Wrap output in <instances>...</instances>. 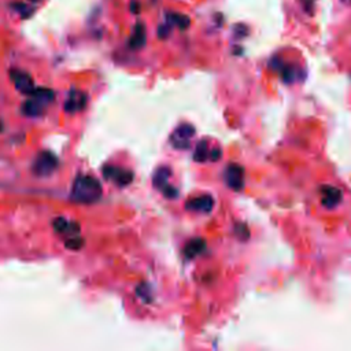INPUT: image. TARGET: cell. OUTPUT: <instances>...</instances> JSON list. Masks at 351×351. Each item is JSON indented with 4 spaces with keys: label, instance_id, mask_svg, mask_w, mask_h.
<instances>
[{
    "label": "cell",
    "instance_id": "3",
    "mask_svg": "<svg viewBox=\"0 0 351 351\" xmlns=\"http://www.w3.org/2000/svg\"><path fill=\"white\" fill-rule=\"evenodd\" d=\"M195 135V128L190 124H181L177 126L170 136V143L173 147L179 150H185L190 147L191 140Z\"/></svg>",
    "mask_w": 351,
    "mask_h": 351
},
{
    "label": "cell",
    "instance_id": "23",
    "mask_svg": "<svg viewBox=\"0 0 351 351\" xmlns=\"http://www.w3.org/2000/svg\"><path fill=\"white\" fill-rule=\"evenodd\" d=\"M167 35H169V28L167 26H161L158 29V36L161 37V39H166Z\"/></svg>",
    "mask_w": 351,
    "mask_h": 351
},
{
    "label": "cell",
    "instance_id": "4",
    "mask_svg": "<svg viewBox=\"0 0 351 351\" xmlns=\"http://www.w3.org/2000/svg\"><path fill=\"white\" fill-rule=\"evenodd\" d=\"M10 78L14 83V87L17 88L18 92L24 94V95L29 96L33 91H35V81L30 76L29 73L24 72V70H18V69H11L10 70Z\"/></svg>",
    "mask_w": 351,
    "mask_h": 351
},
{
    "label": "cell",
    "instance_id": "2",
    "mask_svg": "<svg viewBox=\"0 0 351 351\" xmlns=\"http://www.w3.org/2000/svg\"><path fill=\"white\" fill-rule=\"evenodd\" d=\"M58 158L50 151H43L37 155L36 159L33 162L32 170L37 177H48L56 170L58 167Z\"/></svg>",
    "mask_w": 351,
    "mask_h": 351
},
{
    "label": "cell",
    "instance_id": "22",
    "mask_svg": "<svg viewBox=\"0 0 351 351\" xmlns=\"http://www.w3.org/2000/svg\"><path fill=\"white\" fill-rule=\"evenodd\" d=\"M220 158H221V150L218 149V147H217L215 150H213V151H210V154H208V161L217 162Z\"/></svg>",
    "mask_w": 351,
    "mask_h": 351
},
{
    "label": "cell",
    "instance_id": "7",
    "mask_svg": "<svg viewBox=\"0 0 351 351\" xmlns=\"http://www.w3.org/2000/svg\"><path fill=\"white\" fill-rule=\"evenodd\" d=\"M87 101H88L87 94H84L83 91L72 90L65 101V111L70 114L78 113V111H81V110L85 108Z\"/></svg>",
    "mask_w": 351,
    "mask_h": 351
},
{
    "label": "cell",
    "instance_id": "6",
    "mask_svg": "<svg viewBox=\"0 0 351 351\" xmlns=\"http://www.w3.org/2000/svg\"><path fill=\"white\" fill-rule=\"evenodd\" d=\"M103 176L107 180H113L119 187H126L133 181V173L125 169H119L115 166H106L103 169Z\"/></svg>",
    "mask_w": 351,
    "mask_h": 351
},
{
    "label": "cell",
    "instance_id": "8",
    "mask_svg": "<svg viewBox=\"0 0 351 351\" xmlns=\"http://www.w3.org/2000/svg\"><path fill=\"white\" fill-rule=\"evenodd\" d=\"M185 207L188 210H192V211H198V213H210L214 207V199L210 195L192 198L185 203Z\"/></svg>",
    "mask_w": 351,
    "mask_h": 351
},
{
    "label": "cell",
    "instance_id": "11",
    "mask_svg": "<svg viewBox=\"0 0 351 351\" xmlns=\"http://www.w3.org/2000/svg\"><path fill=\"white\" fill-rule=\"evenodd\" d=\"M46 107H47V106L42 104L40 101L35 100L33 98H29V99L22 104L21 111H22L25 115H28V117H39V115H42Z\"/></svg>",
    "mask_w": 351,
    "mask_h": 351
},
{
    "label": "cell",
    "instance_id": "17",
    "mask_svg": "<svg viewBox=\"0 0 351 351\" xmlns=\"http://www.w3.org/2000/svg\"><path fill=\"white\" fill-rule=\"evenodd\" d=\"M169 19L172 21L173 24H176L179 28H181V29H187L188 26H190L191 21L190 18L187 17V15H183V14H177V12H173V14H170V17H169Z\"/></svg>",
    "mask_w": 351,
    "mask_h": 351
},
{
    "label": "cell",
    "instance_id": "20",
    "mask_svg": "<svg viewBox=\"0 0 351 351\" xmlns=\"http://www.w3.org/2000/svg\"><path fill=\"white\" fill-rule=\"evenodd\" d=\"M162 192H163V195L167 198V199H174V198L179 197V191L176 190L174 187H172V185L167 184L163 190H162Z\"/></svg>",
    "mask_w": 351,
    "mask_h": 351
},
{
    "label": "cell",
    "instance_id": "18",
    "mask_svg": "<svg viewBox=\"0 0 351 351\" xmlns=\"http://www.w3.org/2000/svg\"><path fill=\"white\" fill-rule=\"evenodd\" d=\"M65 246L67 247V249H69V250L77 251L84 246V240L81 238H78L77 235H74L73 238L67 239V240H66Z\"/></svg>",
    "mask_w": 351,
    "mask_h": 351
},
{
    "label": "cell",
    "instance_id": "14",
    "mask_svg": "<svg viewBox=\"0 0 351 351\" xmlns=\"http://www.w3.org/2000/svg\"><path fill=\"white\" fill-rule=\"evenodd\" d=\"M29 96L33 98L35 100L40 101L44 106H47V104H50L55 99V92L52 90H50V88L40 87V88H35V91Z\"/></svg>",
    "mask_w": 351,
    "mask_h": 351
},
{
    "label": "cell",
    "instance_id": "25",
    "mask_svg": "<svg viewBox=\"0 0 351 351\" xmlns=\"http://www.w3.org/2000/svg\"><path fill=\"white\" fill-rule=\"evenodd\" d=\"M1 131H3V122L0 121V132H1Z\"/></svg>",
    "mask_w": 351,
    "mask_h": 351
},
{
    "label": "cell",
    "instance_id": "12",
    "mask_svg": "<svg viewBox=\"0 0 351 351\" xmlns=\"http://www.w3.org/2000/svg\"><path fill=\"white\" fill-rule=\"evenodd\" d=\"M204 249H206V242L203 239H194L184 247V255L187 258H195L199 254H202Z\"/></svg>",
    "mask_w": 351,
    "mask_h": 351
},
{
    "label": "cell",
    "instance_id": "13",
    "mask_svg": "<svg viewBox=\"0 0 351 351\" xmlns=\"http://www.w3.org/2000/svg\"><path fill=\"white\" fill-rule=\"evenodd\" d=\"M172 174V170L167 166L159 167L156 172L154 173V177H152V184L156 190H163L167 185L169 177Z\"/></svg>",
    "mask_w": 351,
    "mask_h": 351
},
{
    "label": "cell",
    "instance_id": "21",
    "mask_svg": "<svg viewBox=\"0 0 351 351\" xmlns=\"http://www.w3.org/2000/svg\"><path fill=\"white\" fill-rule=\"evenodd\" d=\"M137 295L143 299L144 302H150L151 301V295H150V291H149V287L147 286H140L139 288H137Z\"/></svg>",
    "mask_w": 351,
    "mask_h": 351
},
{
    "label": "cell",
    "instance_id": "19",
    "mask_svg": "<svg viewBox=\"0 0 351 351\" xmlns=\"http://www.w3.org/2000/svg\"><path fill=\"white\" fill-rule=\"evenodd\" d=\"M235 233L238 235V238L240 240H247L250 238V231H249V226L244 225V224H238L235 226Z\"/></svg>",
    "mask_w": 351,
    "mask_h": 351
},
{
    "label": "cell",
    "instance_id": "5",
    "mask_svg": "<svg viewBox=\"0 0 351 351\" xmlns=\"http://www.w3.org/2000/svg\"><path fill=\"white\" fill-rule=\"evenodd\" d=\"M225 181L228 187L231 190L240 191L243 190L244 187V169L240 165L236 163H231L229 166L226 167L225 173Z\"/></svg>",
    "mask_w": 351,
    "mask_h": 351
},
{
    "label": "cell",
    "instance_id": "15",
    "mask_svg": "<svg viewBox=\"0 0 351 351\" xmlns=\"http://www.w3.org/2000/svg\"><path fill=\"white\" fill-rule=\"evenodd\" d=\"M146 44V29H144V25L137 24L136 28H135V32L131 37V42H129V46L133 50H139L142 48Z\"/></svg>",
    "mask_w": 351,
    "mask_h": 351
},
{
    "label": "cell",
    "instance_id": "16",
    "mask_svg": "<svg viewBox=\"0 0 351 351\" xmlns=\"http://www.w3.org/2000/svg\"><path fill=\"white\" fill-rule=\"evenodd\" d=\"M208 154H210V150H208L207 140H201V142H198L197 149H195V152H194V161L195 162L208 161Z\"/></svg>",
    "mask_w": 351,
    "mask_h": 351
},
{
    "label": "cell",
    "instance_id": "1",
    "mask_svg": "<svg viewBox=\"0 0 351 351\" xmlns=\"http://www.w3.org/2000/svg\"><path fill=\"white\" fill-rule=\"evenodd\" d=\"M103 195V188L99 180L92 176H78L74 180L70 198L77 203H95Z\"/></svg>",
    "mask_w": 351,
    "mask_h": 351
},
{
    "label": "cell",
    "instance_id": "24",
    "mask_svg": "<svg viewBox=\"0 0 351 351\" xmlns=\"http://www.w3.org/2000/svg\"><path fill=\"white\" fill-rule=\"evenodd\" d=\"M131 10L133 12H135V14H137V12L140 11V7H139V3H137V1H132V3H131Z\"/></svg>",
    "mask_w": 351,
    "mask_h": 351
},
{
    "label": "cell",
    "instance_id": "9",
    "mask_svg": "<svg viewBox=\"0 0 351 351\" xmlns=\"http://www.w3.org/2000/svg\"><path fill=\"white\" fill-rule=\"evenodd\" d=\"M321 203L327 208L336 207V206L342 202V192H340L339 188H336V187L324 185V187H321Z\"/></svg>",
    "mask_w": 351,
    "mask_h": 351
},
{
    "label": "cell",
    "instance_id": "10",
    "mask_svg": "<svg viewBox=\"0 0 351 351\" xmlns=\"http://www.w3.org/2000/svg\"><path fill=\"white\" fill-rule=\"evenodd\" d=\"M52 226H54L55 232L62 233V235H78L80 232V225L77 222H70L63 217H58L52 221Z\"/></svg>",
    "mask_w": 351,
    "mask_h": 351
}]
</instances>
